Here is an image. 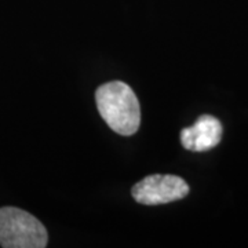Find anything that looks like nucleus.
<instances>
[{"mask_svg":"<svg viewBox=\"0 0 248 248\" xmlns=\"http://www.w3.org/2000/svg\"><path fill=\"white\" fill-rule=\"evenodd\" d=\"M98 112L107 124L120 135H133L141 124V108L133 89L123 81H109L95 93Z\"/></svg>","mask_w":248,"mask_h":248,"instance_id":"obj_1","label":"nucleus"},{"mask_svg":"<svg viewBox=\"0 0 248 248\" xmlns=\"http://www.w3.org/2000/svg\"><path fill=\"white\" fill-rule=\"evenodd\" d=\"M48 234L32 214L16 207L0 208V246L3 248H45Z\"/></svg>","mask_w":248,"mask_h":248,"instance_id":"obj_2","label":"nucleus"},{"mask_svg":"<svg viewBox=\"0 0 248 248\" xmlns=\"http://www.w3.org/2000/svg\"><path fill=\"white\" fill-rule=\"evenodd\" d=\"M221 122L211 115L200 116L196 123L181 131V143L190 152H207L221 142Z\"/></svg>","mask_w":248,"mask_h":248,"instance_id":"obj_4","label":"nucleus"},{"mask_svg":"<svg viewBox=\"0 0 248 248\" xmlns=\"http://www.w3.org/2000/svg\"><path fill=\"white\" fill-rule=\"evenodd\" d=\"M189 193V185L177 175H148L131 190L134 200L145 205H159L184 199Z\"/></svg>","mask_w":248,"mask_h":248,"instance_id":"obj_3","label":"nucleus"}]
</instances>
